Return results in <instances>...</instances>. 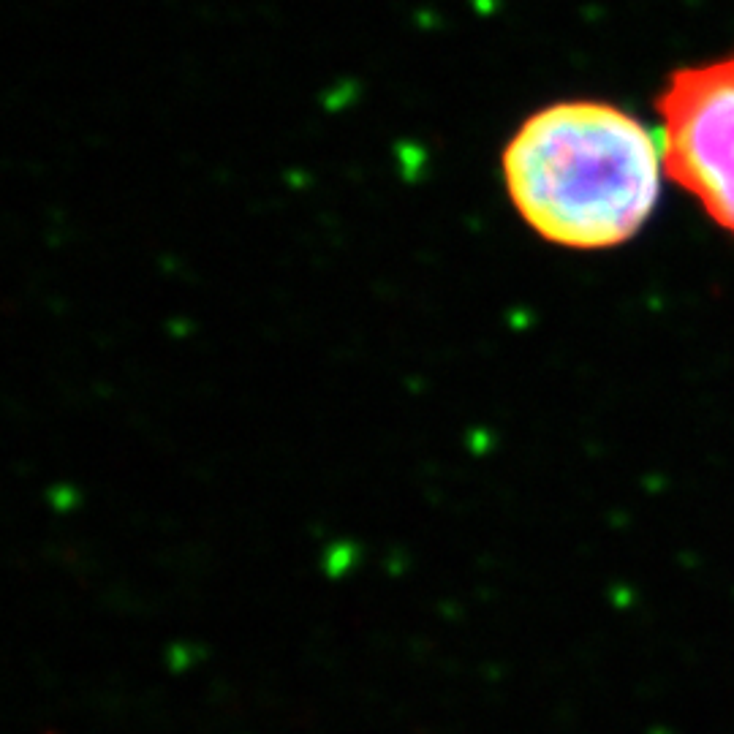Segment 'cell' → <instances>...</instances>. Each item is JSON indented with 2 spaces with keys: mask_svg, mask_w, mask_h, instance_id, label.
<instances>
[{
  "mask_svg": "<svg viewBox=\"0 0 734 734\" xmlns=\"http://www.w3.org/2000/svg\"><path fill=\"white\" fill-rule=\"evenodd\" d=\"M661 174L658 136L607 101L539 109L503 150V183L522 221L577 251L631 240L656 210Z\"/></svg>",
  "mask_w": 734,
  "mask_h": 734,
  "instance_id": "6da1fadb",
  "label": "cell"
},
{
  "mask_svg": "<svg viewBox=\"0 0 734 734\" xmlns=\"http://www.w3.org/2000/svg\"><path fill=\"white\" fill-rule=\"evenodd\" d=\"M656 112L664 174L734 237V52L675 68Z\"/></svg>",
  "mask_w": 734,
  "mask_h": 734,
  "instance_id": "7a4b0ae2",
  "label": "cell"
}]
</instances>
